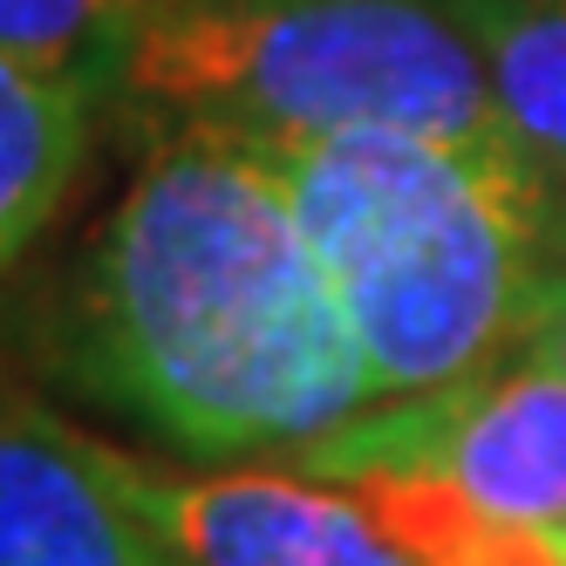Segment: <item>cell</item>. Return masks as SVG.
Instances as JSON below:
<instances>
[{"instance_id":"1","label":"cell","mask_w":566,"mask_h":566,"mask_svg":"<svg viewBox=\"0 0 566 566\" xmlns=\"http://www.w3.org/2000/svg\"><path fill=\"white\" fill-rule=\"evenodd\" d=\"M69 376L185 458L294 451L376 396L287 185L232 130H157L69 294Z\"/></svg>"},{"instance_id":"2","label":"cell","mask_w":566,"mask_h":566,"mask_svg":"<svg viewBox=\"0 0 566 566\" xmlns=\"http://www.w3.org/2000/svg\"><path fill=\"white\" fill-rule=\"evenodd\" d=\"M247 144L287 185L376 396L437 389L512 355L525 307L559 266L553 178L533 157H484L417 130Z\"/></svg>"},{"instance_id":"3","label":"cell","mask_w":566,"mask_h":566,"mask_svg":"<svg viewBox=\"0 0 566 566\" xmlns=\"http://www.w3.org/2000/svg\"><path fill=\"white\" fill-rule=\"evenodd\" d=\"M130 109L157 130L239 137L417 130L484 157H525L451 0H212L165 8L130 55Z\"/></svg>"},{"instance_id":"4","label":"cell","mask_w":566,"mask_h":566,"mask_svg":"<svg viewBox=\"0 0 566 566\" xmlns=\"http://www.w3.org/2000/svg\"><path fill=\"white\" fill-rule=\"evenodd\" d=\"M287 471L361 478H443L492 518L566 533V376L518 361L437 389H402L389 410L348 417L287 451Z\"/></svg>"},{"instance_id":"5","label":"cell","mask_w":566,"mask_h":566,"mask_svg":"<svg viewBox=\"0 0 566 566\" xmlns=\"http://www.w3.org/2000/svg\"><path fill=\"white\" fill-rule=\"evenodd\" d=\"M0 566H191L157 512V471L103 437L0 402Z\"/></svg>"},{"instance_id":"6","label":"cell","mask_w":566,"mask_h":566,"mask_svg":"<svg viewBox=\"0 0 566 566\" xmlns=\"http://www.w3.org/2000/svg\"><path fill=\"white\" fill-rule=\"evenodd\" d=\"M157 512L191 566H410L355 492L301 471H157Z\"/></svg>"},{"instance_id":"7","label":"cell","mask_w":566,"mask_h":566,"mask_svg":"<svg viewBox=\"0 0 566 566\" xmlns=\"http://www.w3.org/2000/svg\"><path fill=\"white\" fill-rule=\"evenodd\" d=\"M96 96L0 55V266H14L75 185Z\"/></svg>"},{"instance_id":"8","label":"cell","mask_w":566,"mask_h":566,"mask_svg":"<svg viewBox=\"0 0 566 566\" xmlns=\"http://www.w3.org/2000/svg\"><path fill=\"white\" fill-rule=\"evenodd\" d=\"M464 14L499 124L546 178H566V0H451Z\"/></svg>"},{"instance_id":"9","label":"cell","mask_w":566,"mask_h":566,"mask_svg":"<svg viewBox=\"0 0 566 566\" xmlns=\"http://www.w3.org/2000/svg\"><path fill=\"white\" fill-rule=\"evenodd\" d=\"M165 0H0V55L83 83L109 103Z\"/></svg>"},{"instance_id":"10","label":"cell","mask_w":566,"mask_h":566,"mask_svg":"<svg viewBox=\"0 0 566 566\" xmlns=\"http://www.w3.org/2000/svg\"><path fill=\"white\" fill-rule=\"evenodd\" d=\"M423 566H566V539L546 533V525H512V518L478 512L464 533L443 553H430Z\"/></svg>"},{"instance_id":"11","label":"cell","mask_w":566,"mask_h":566,"mask_svg":"<svg viewBox=\"0 0 566 566\" xmlns=\"http://www.w3.org/2000/svg\"><path fill=\"white\" fill-rule=\"evenodd\" d=\"M512 355H518V361H539V369H559V376H566V260L546 273V287L533 294V307H525Z\"/></svg>"},{"instance_id":"12","label":"cell","mask_w":566,"mask_h":566,"mask_svg":"<svg viewBox=\"0 0 566 566\" xmlns=\"http://www.w3.org/2000/svg\"><path fill=\"white\" fill-rule=\"evenodd\" d=\"M553 253L566 260V178H553Z\"/></svg>"},{"instance_id":"13","label":"cell","mask_w":566,"mask_h":566,"mask_svg":"<svg viewBox=\"0 0 566 566\" xmlns=\"http://www.w3.org/2000/svg\"><path fill=\"white\" fill-rule=\"evenodd\" d=\"M165 8H212V0H165ZM165 8H157V14H165Z\"/></svg>"},{"instance_id":"14","label":"cell","mask_w":566,"mask_h":566,"mask_svg":"<svg viewBox=\"0 0 566 566\" xmlns=\"http://www.w3.org/2000/svg\"><path fill=\"white\" fill-rule=\"evenodd\" d=\"M559 539H566V533H559Z\"/></svg>"}]
</instances>
